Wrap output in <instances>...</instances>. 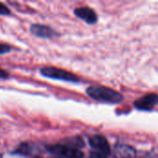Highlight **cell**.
<instances>
[{"label": "cell", "instance_id": "cell-1", "mask_svg": "<svg viewBox=\"0 0 158 158\" xmlns=\"http://www.w3.org/2000/svg\"><path fill=\"white\" fill-rule=\"evenodd\" d=\"M87 94L100 102L111 103V104H118L123 101V95L118 92H116L110 88L103 87V86H91L87 89Z\"/></svg>", "mask_w": 158, "mask_h": 158}, {"label": "cell", "instance_id": "cell-2", "mask_svg": "<svg viewBox=\"0 0 158 158\" xmlns=\"http://www.w3.org/2000/svg\"><path fill=\"white\" fill-rule=\"evenodd\" d=\"M41 73L43 76L56 79V80H61L66 81H71V82H77L79 81V78L75 76L73 73L69 72L64 69L53 68V67H45L41 69Z\"/></svg>", "mask_w": 158, "mask_h": 158}, {"label": "cell", "instance_id": "cell-3", "mask_svg": "<svg viewBox=\"0 0 158 158\" xmlns=\"http://www.w3.org/2000/svg\"><path fill=\"white\" fill-rule=\"evenodd\" d=\"M48 150L56 156L65 158H83V153L80 149L72 148L63 144L53 145L48 148Z\"/></svg>", "mask_w": 158, "mask_h": 158}, {"label": "cell", "instance_id": "cell-4", "mask_svg": "<svg viewBox=\"0 0 158 158\" xmlns=\"http://www.w3.org/2000/svg\"><path fill=\"white\" fill-rule=\"evenodd\" d=\"M158 103V96L156 94H146L134 102V106L136 108L140 110L150 111L152 110L156 105Z\"/></svg>", "mask_w": 158, "mask_h": 158}, {"label": "cell", "instance_id": "cell-5", "mask_svg": "<svg viewBox=\"0 0 158 158\" xmlns=\"http://www.w3.org/2000/svg\"><path fill=\"white\" fill-rule=\"evenodd\" d=\"M90 144L99 150V152L106 155V156H109L110 153H111V150H110V145L108 143V142L106 141V139L104 137V136H101V135H95L94 137H92L90 139Z\"/></svg>", "mask_w": 158, "mask_h": 158}, {"label": "cell", "instance_id": "cell-6", "mask_svg": "<svg viewBox=\"0 0 158 158\" xmlns=\"http://www.w3.org/2000/svg\"><path fill=\"white\" fill-rule=\"evenodd\" d=\"M75 15L80 19L85 20L89 24H94L97 21L96 13L90 7H79L74 11Z\"/></svg>", "mask_w": 158, "mask_h": 158}, {"label": "cell", "instance_id": "cell-7", "mask_svg": "<svg viewBox=\"0 0 158 158\" xmlns=\"http://www.w3.org/2000/svg\"><path fill=\"white\" fill-rule=\"evenodd\" d=\"M31 31L32 34L40 38H52L56 35V32L51 28L41 24H33L31 27Z\"/></svg>", "mask_w": 158, "mask_h": 158}, {"label": "cell", "instance_id": "cell-8", "mask_svg": "<svg viewBox=\"0 0 158 158\" xmlns=\"http://www.w3.org/2000/svg\"><path fill=\"white\" fill-rule=\"evenodd\" d=\"M114 155L116 158H134L136 152L131 146L120 144L116 147Z\"/></svg>", "mask_w": 158, "mask_h": 158}, {"label": "cell", "instance_id": "cell-9", "mask_svg": "<svg viewBox=\"0 0 158 158\" xmlns=\"http://www.w3.org/2000/svg\"><path fill=\"white\" fill-rule=\"evenodd\" d=\"M65 143H67V146L76 148V149H79V148H81V147H82L84 145V143H83L82 139L80 138V137H74V138L67 139V140H65Z\"/></svg>", "mask_w": 158, "mask_h": 158}, {"label": "cell", "instance_id": "cell-10", "mask_svg": "<svg viewBox=\"0 0 158 158\" xmlns=\"http://www.w3.org/2000/svg\"><path fill=\"white\" fill-rule=\"evenodd\" d=\"M30 150H31V148H30V146H29L27 143H22V144L19 147L17 153L21 154V155H29Z\"/></svg>", "mask_w": 158, "mask_h": 158}, {"label": "cell", "instance_id": "cell-11", "mask_svg": "<svg viewBox=\"0 0 158 158\" xmlns=\"http://www.w3.org/2000/svg\"><path fill=\"white\" fill-rule=\"evenodd\" d=\"M90 158H107V156L99 151H94V152L91 153Z\"/></svg>", "mask_w": 158, "mask_h": 158}, {"label": "cell", "instance_id": "cell-12", "mask_svg": "<svg viewBox=\"0 0 158 158\" xmlns=\"http://www.w3.org/2000/svg\"><path fill=\"white\" fill-rule=\"evenodd\" d=\"M11 50V46L6 44H0V55L8 53Z\"/></svg>", "mask_w": 158, "mask_h": 158}, {"label": "cell", "instance_id": "cell-13", "mask_svg": "<svg viewBox=\"0 0 158 158\" xmlns=\"http://www.w3.org/2000/svg\"><path fill=\"white\" fill-rule=\"evenodd\" d=\"M10 14V10L2 3H0V15H8Z\"/></svg>", "mask_w": 158, "mask_h": 158}, {"label": "cell", "instance_id": "cell-14", "mask_svg": "<svg viewBox=\"0 0 158 158\" xmlns=\"http://www.w3.org/2000/svg\"><path fill=\"white\" fill-rule=\"evenodd\" d=\"M0 78L1 79H6V78H8V74L5 70H3L2 69H0Z\"/></svg>", "mask_w": 158, "mask_h": 158}, {"label": "cell", "instance_id": "cell-15", "mask_svg": "<svg viewBox=\"0 0 158 158\" xmlns=\"http://www.w3.org/2000/svg\"><path fill=\"white\" fill-rule=\"evenodd\" d=\"M35 158H41V157H35Z\"/></svg>", "mask_w": 158, "mask_h": 158}]
</instances>
